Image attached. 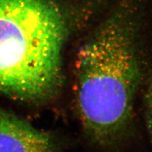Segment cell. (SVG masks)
Instances as JSON below:
<instances>
[{
    "instance_id": "3",
    "label": "cell",
    "mask_w": 152,
    "mask_h": 152,
    "mask_svg": "<svg viewBox=\"0 0 152 152\" xmlns=\"http://www.w3.org/2000/svg\"><path fill=\"white\" fill-rule=\"evenodd\" d=\"M0 152H57V148L48 133L0 110Z\"/></svg>"
},
{
    "instance_id": "1",
    "label": "cell",
    "mask_w": 152,
    "mask_h": 152,
    "mask_svg": "<svg viewBox=\"0 0 152 152\" xmlns=\"http://www.w3.org/2000/svg\"><path fill=\"white\" fill-rule=\"evenodd\" d=\"M148 2L121 0L76 54V109L86 134L103 147L117 143L131 124L146 71L141 33Z\"/></svg>"
},
{
    "instance_id": "2",
    "label": "cell",
    "mask_w": 152,
    "mask_h": 152,
    "mask_svg": "<svg viewBox=\"0 0 152 152\" xmlns=\"http://www.w3.org/2000/svg\"><path fill=\"white\" fill-rule=\"evenodd\" d=\"M90 10L84 0H0V93L29 102L55 96L64 46Z\"/></svg>"
},
{
    "instance_id": "4",
    "label": "cell",
    "mask_w": 152,
    "mask_h": 152,
    "mask_svg": "<svg viewBox=\"0 0 152 152\" xmlns=\"http://www.w3.org/2000/svg\"><path fill=\"white\" fill-rule=\"evenodd\" d=\"M145 119L147 132L152 142V73L145 94Z\"/></svg>"
}]
</instances>
